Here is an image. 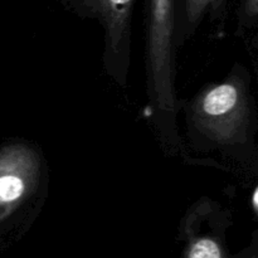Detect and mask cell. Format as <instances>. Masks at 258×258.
<instances>
[{
	"mask_svg": "<svg viewBox=\"0 0 258 258\" xmlns=\"http://www.w3.org/2000/svg\"><path fill=\"white\" fill-rule=\"evenodd\" d=\"M180 112L191 151L256 165L257 108L251 73L243 64L234 63L223 80L206 85L190 100H180Z\"/></svg>",
	"mask_w": 258,
	"mask_h": 258,
	"instance_id": "6da1fadb",
	"label": "cell"
},
{
	"mask_svg": "<svg viewBox=\"0 0 258 258\" xmlns=\"http://www.w3.org/2000/svg\"><path fill=\"white\" fill-rule=\"evenodd\" d=\"M229 0H179L176 18V45L190 39L204 22L221 32L228 14Z\"/></svg>",
	"mask_w": 258,
	"mask_h": 258,
	"instance_id": "5b68a950",
	"label": "cell"
},
{
	"mask_svg": "<svg viewBox=\"0 0 258 258\" xmlns=\"http://www.w3.org/2000/svg\"><path fill=\"white\" fill-rule=\"evenodd\" d=\"M47 183V163L34 143L14 139L0 146V232L43 201Z\"/></svg>",
	"mask_w": 258,
	"mask_h": 258,
	"instance_id": "3957f363",
	"label": "cell"
},
{
	"mask_svg": "<svg viewBox=\"0 0 258 258\" xmlns=\"http://www.w3.org/2000/svg\"><path fill=\"white\" fill-rule=\"evenodd\" d=\"M258 24V0H239L237 12V34L247 37Z\"/></svg>",
	"mask_w": 258,
	"mask_h": 258,
	"instance_id": "8992f818",
	"label": "cell"
},
{
	"mask_svg": "<svg viewBox=\"0 0 258 258\" xmlns=\"http://www.w3.org/2000/svg\"><path fill=\"white\" fill-rule=\"evenodd\" d=\"M178 4L179 0H145V116L163 149L181 143L175 86Z\"/></svg>",
	"mask_w": 258,
	"mask_h": 258,
	"instance_id": "7a4b0ae2",
	"label": "cell"
},
{
	"mask_svg": "<svg viewBox=\"0 0 258 258\" xmlns=\"http://www.w3.org/2000/svg\"><path fill=\"white\" fill-rule=\"evenodd\" d=\"M257 199H258V188L254 186L253 191H252V212L254 213V216L257 217V212H258V206H257Z\"/></svg>",
	"mask_w": 258,
	"mask_h": 258,
	"instance_id": "52a82bcc",
	"label": "cell"
},
{
	"mask_svg": "<svg viewBox=\"0 0 258 258\" xmlns=\"http://www.w3.org/2000/svg\"><path fill=\"white\" fill-rule=\"evenodd\" d=\"M138 0H59L80 19L96 20L103 30L102 67L118 87L126 88L131 66L133 15Z\"/></svg>",
	"mask_w": 258,
	"mask_h": 258,
	"instance_id": "277c9868",
	"label": "cell"
}]
</instances>
